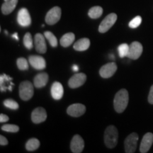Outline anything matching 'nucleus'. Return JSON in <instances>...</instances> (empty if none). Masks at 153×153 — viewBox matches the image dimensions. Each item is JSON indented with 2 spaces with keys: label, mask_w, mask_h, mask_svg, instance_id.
Returning a JSON list of instances; mask_svg holds the SVG:
<instances>
[{
  "label": "nucleus",
  "mask_w": 153,
  "mask_h": 153,
  "mask_svg": "<svg viewBox=\"0 0 153 153\" xmlns=\"http://www.w3.org/2000/svg\"><path fill=\"white\" fill-rule=\"evenodd\" d=\"M48 82V74L45 72L39 73L34 77L33 85L36 88H42L45 87Z\"/></svg>",
  "instance_id": "18"
},
{
  "label": "nucleus",
  "mask_w": 153,
  "mask_h": 153,
  "mask_svg": "<svg viewBox=\"0 0 153 153\" xmlns=\"http://www.w3.org/2000/svg\"><path fill=\"white\" fill-rule=\"evenodd\" d=\"M12 37L14 38H15V39H16V41H19V37H18V33H15L14 34H13Z\"/></svg>",
  "instance_id": "36"
},
{
  "label": "nucleus",
  "mask_w": 153,
  "mask_h": 153,
  "mask_svg": "<svg viewBox=\"0 0 153 153\" xmlns=\"http://www.w3.org/2000/svg\"><path fill=\"white\" fill-rule=\"evenodd\" d=\"M17 22L20 26L23 27H27L31 24V18L27 9L22 8L19 11L17 16Z\"/></svg>",
  "instance_id": "8"
},
{
  "label": "nucleus",
  "mask_w": 153,
  "mask_h": 153,
  "mask_svg": "<svg viewBox=\"0 0 153 153\" xmlns=\"http://www.w3.org/2000/svg\"><path fill=\"white\" fill-rule=\"evenodd\" d=\"M153 143V134L152 133H147L143 136L140 146V152L141 153L148 152Z\"/></svg>",
  "instance_id": "15"
},
{
  "label": "nucleus",
  "mask_w": 153,
  "mask_h": 153,
  "mask_svg": "<svg viewBox=\"0 0 153 153\" xmlns=\"http://www.w3.org/2000/svg\"><path fill=\"white\" fill-rule=\"evenodd\" d=\"M17 3H18V0H8V1H6L1 5V12L5 15L11 14L14 10V9L16 8Z\"/></svg>",
  "instance_id": "19"
},
{
  "label": "nucleus",
  "mask_w": 153,
  "mask_h": 153,
  "mask_svg": "<svg viewBox=\"0 0 153 153\" xmlns=\"http://www.w3.org/2000/svg\"><path fill=\"white\" fill-rule=\"evenodd\" d=\"M47 118V113L45 108L38 107L33 111L31 114V120L34 123H41L45 121Z\"/></svg>",
  "instance_id": "11"
},
{
  "label": "nucleus",
  "mask_w": 153,
  "mask_h": 153,
  "mask_svg": "<svg viewBox=\"0 0 153 153\" xmlns=\"http://www.w3.org/2000/svg\"><path fill=\"white\" fill-rule=\"evenodd\" d=\"M1 130L6 132H9V133H16L19 131V127L16 125H13V124H5L1 126Z\"/></svg>",
  "instance_id": "29"
},
{
  "label": "nucleus",
  "mask_w": 153,
  "mask_h": 153,
  "mask_svg": "<svg viewBox=\"0 0 153 153\" xmlns=\"http://www.w3.org/2000/svg\"><path fill=\"white\" fill-rule=\"evenodd\" d=\"M90 46V41L89 38H83L78 40L74 44V49L77 51H85L89 48Z\"/></svg>",
  "instance_id": "20"
},
{
  "label": "nucleus",
  "mask_w": 153,
  "mask_h": 153,
  "mask_svg": "<svg viewBox=\"0 0 153 153\" xmlns=\"http://www.w3.org/2000/svg\"><path fill=\"white\" fill-rule=\"evenodd\" d=\"M51 92L53 99L55 100H60L64 94V89H63L62 85L60 82H55L51 87Z\"/></svg>",
  "instance_id": "17"
},
{
  "label": "nucleus",
  "mask_w": 153,
  "mask_h": 153,
  "mask_svg": "<svg viewBox=\"0 0 153 153\" xmlns=\"http://www.w3.org/2000/svg\"><path fill=\"white\" fill-rule=\"evenodd\" d=\"M8 140L4 136H3L2 135H0V145H7L8 144Z\"/></svg>",
  "instance_id": "33"
},
{
  "label": "nucleus",
  "mask_w": 153,
  "mask_h": 153,
  "mask_svg": "<svg viewBox=\"0 0 153 153\" xmlns=\"http://www.w3.org/2000/svg\"><path fill=\"white\" fill-rule=\"evenodd\" d=\"M118 52L120 57H127L129 52V45L127 43H123L118 48Z\"/></svg>",
  "instance_id": "25"
},
{
  "label": "nucleus",
  "mask_w": 153,
  "mask_h": 153,
  "mask_svg": "<svg viewBox=\"0 0 153 153\" xmlns=\"http://www.w3.org/2000/svg\"><path fill=\"white\" fill-rule=\"evenodd\" d=\"M4 105L6 107H7V108L12 110H16L19 108L18 103L11 99H6V100L4 101Z\"/></svg>",
  "instance_id": "27"
},
{
  "label": "nucleus",
  "mask_w": 153,
  "mask_h": 153,
  "mask_svg": "<svg viewBox=\"0 0 153 153\" xmlns=\"http://www.w3.org/2000/svg\"><path fill=\"white\" fill-rule=\"evenodd\" d=\"M40 141L36 138H30L26 144V148L28 151H34L39 148Z\"/></svg>",
  "instance_id": "23"
},
{
  "label": "nucleus",
  "mask_w": 153,
  "mask_h": 153,
  "mask_svg": "<svg viewBox=\"0 0 153 153\" xmlns=\"http://www.w3.org/2000/svg\"><path fill=\"white\" fill-rule=\"evenodd\" d=\"M11 79H12V78L9 77V76L6 75L5 74H3V75H1V77H0V85H1V91H5L7 90V89H8V87L5 86V83L6 82H9Z\"/></svg>",
  "instance_id": "30"
},
{
  "label": "nucleus",
  "mask_w": 153,
  "mask_h": 153,
  "mask_svg": "<svg viewBox=\"0 0 153 153\" xmlns=\"http://www.w3.org/2000/svg\"><path fill=\"white\" fill-rule=\"evenodd\" d=\"M9 120V116H7V115L1 114H0V122L1 123H4V122H7Z\"/></svg>",
  "instance_id": "34"
},
{
  "label": "nucleus",
  "mask_w": 153,
  "mask_h": 153,
  "mask_svg": "<svg viewBox=\"0 0 153 153\" xmlns=\"http://www.w3.org/2000/svg\"><path fill=\"white\" fill-rule=\"evenodd\" d=\"M87 76L84 73H76L69 79L68 85L72 89H75L81 87L85 83Z\"/></svg>",
  "instance_id": "9"
},
{
  "label": "nucleus",
  "mask_w": 153,
  "mask_h": 153,
  "mask_svg": "<svg viewBox=\"0 0 153 153\" xmlns=\"http://www.w3.org/2000/svg\"><path fill=\"white\" fill-rule=\"evenodd\" d=\"M143 51L142 44L137 41H134L129 45V52L127 57L131 60H137L141 56Z\"/></svg>",
  "instance_id": "7"
},
{
  "label": "nucleus",
  "mask_w": 153,
  "mask_h": 153,
  "mask_svg": "<svg viewBox=\"0 0 153 153\" xmlns=\"http://www.w3.org/2000/svg\"><path fill=\"white\" fill-rule=\"evenodd\" d=\"M61 17V9L58 7H53L45 16V22L48 25H54L59 22Z\"/></svg>",
  "instance_id": "6"
},
{
  "label": "nucleus",
  "mask_w": 153,
  "mask_h": 153,
  "mask_svg": "<svg viewBox=\"0 0 153 153\" xmlns=\"http://www.w3.org/2000/svg\"><path fill=\"white\" fill-rule=\"evenodd\" d=\"M117 70V65L115 62H109L102 66L99 70V74L101 77L109 78L115 74Z\"/></svg>",
  "instance_id": "10"
},
{
  "label": "nucleus",
  "mask_w": 153,
  "mask_h": 153,
  "mask_svg": "<svg viewBox=\"0 0 153 153\" xmlns=\"http://www.w3.org/2000/svg\"><path fill=\"white\" fill-rule=\"evenodd\" d=\"M148 101L150 104H153V85L151 87L148 95Z\"/></svg>",
  "instance_id": "32"
},
{
  "label": "nucleus",
  "mask_w": 153,
  "mask_h": 153,
  "mask_svg": "<svg viewBox=\"0 0 153 153\" xmlns=\"http://www.w3.org/2000/svg\"><path fill=\"white\" fill-rule=\"evenodd\" d=\"M138 135L136 133H132L126 137L124 142V147L126 153H133L137 148Z\"/></svg>",
  "instance_id": "4"
},
{
  "label": "nucleus",
  "mask_w": 153,
  "mask_h": 153,
  "mask_svg": "<svg viewBox=\"0 0 153 153\" xmlns=\"http://www.w3.org/2000/svg\"><path fill=\"white\" fill-rule=\"evenodd\" d=\"M103 14V9L102 7H99V6H96L93 7L89 9L88 15L91 19H98Z\"/></svg>",
  "instance_id": "22"
},
{
  "label": "nucleus",
  "mask_w": 153,
  "mask_h": 153,
  "mask_svg": "<svg viewBox=\"0 0 153 153\" xmlns=\"http://www.w3.org/2000/svg\"><path fill=\"white\" fill-rule=\"evenodd\" d=\"M141 22H142V18H141V16H137L129 22L128 26L131 28H136L140 25Z\"/></svg>",
  "instance_id": "31"
},
{
  "label": "nucleus",
  "mask_w": 153,
  "mask_h": 153,
  "mask_svg": "<svg viewBox=\"0 0 153 153\" xmlns=\"http://www.w3.org/2000/svg\"><path fill=\"white\" fill-rule=\"evenodd\" d=\"M16 65L20 70H26L28 69V61L24 57H20L16 60Z\"/></svg>",
  "instance_id": "28"
},
{
  "label": "nucleus",
  "mask_w": 153,
  "mask_h": 153,
  "mask_svg": "<svg viewBox=\"0 0 153 153\" xmlns=\"http://www.w3.org/2000/svg\"><path fill=\"white\" fill-rule=\"evenodd\" d=\"M29 63L30 65L35 68L36 70H42L45 68L46 66V62H45V59L43 57L39 56V55H31L29 57Z\"/></svg>",
  "instance_id": "16"
},
{
  "label": "nucleus",
  "mask_w": 153,
  "mask_h": 153,
  "mask_svg": "<svg viewBox=\"0 0 153 153\" xmlns=\"http://www.w3.org/2000/svg\"><path fill=\"white\" fill-rule=\"evenodd\" d=\"M86 111V107L82 104H74L70 105L67 109L68 115L72 117H79L85 114Z\"/></svg>",
  "instance_id": "12"
},
{
  "label": "nucleus",
  "mask_w": 153,
  "mask_h": 153,
  "mask_svg": "<svg viewBox=\"0 0 153 153\" xmlns=\"http://www.w3.org/2000/svg\"><path fill=\"white\" fill-rule=\"evenodd\" d=\"M4 1H8V0H4Z\"/></svg>",
  "instance_id": "37"
},
{
  "label": "nucleus",
  "mask_w": 153,
  "mask_h": 153,
  "mask_svg": "<svg viewBox=\"0 0 153 153\" xmlns=\"http://www.w3.org/2000/svg\"><path fill=\"white\" fill-rule=\"evenodd\" d=\"M33 85L29 81H24L19 85V96L24 101H28L33 97Z\"/></svg>",
  "instance_id": "3"
},
{
  "label": "nucleus",
  "mask_w": 153,
  "mask_h": 153,
  "mask_svg": "<svg viewBox=\"0 0 153 153\" xmlns=\"http://www.w3.org/2000/svg\"><path fill=\"white\" fill-rule=\"evenodd\" d=\"M33 39H32L31 34L30 33H26L24 37V46L28 50L33 48Z\"/></svg>",
  "instance_id": "26"
},
{
  "label": "nucleus",
  "mask_w": 153,
  "mask_h": 153,
  "mask_svg": "<svg viewBox=\"0 0 153 153\" xmlns=\"http://www.w3.org/2000/svg\"><path fill=\"white\" fill-rule=\"evenodd\" d=\"M74 39H75V36L73 33H68L65 34L60 39V45L65 48L69 47L74 41Z\"/></svg>",
  "instance_id": "21"
},
{
  "label": "nucleus",
  "mask_w": 153,
  "mask_h": 153,
  "mask_svg": "<svg viewBox=\"0 0 153 153\" xmlns=\"http://www.w3.org/2000/svg\"><path fill=\"white\" fill-rule=\"evenodd\" d=\"M117 20V15L114 13L107 15L99 25V31L101 33H106L114 26Z\"/></svg>",
  "instance_id": "5"
},
{
  "label": "nucleus",
  "mask_w": 153,
  "mask_h": 153,
  "mask_svg": "<svg viewBox=\"0 0 153 153\" xmlns=\"http://www.w3.org/2000/svg\"><path fill=\"white\" fill-rule=\"evenodd\" d=\"M129 95L126 89H122L116 94L114 100L115 111L117 113H123L128 106Z\"/></svg>",
  "instance_id": "1"
},
{
  "label": "nucleus",
  "mask_w": 153,
  "mask_h": 153,
  "mask_svg": "<svg viewBox=\"0 0 153 153\" xmlns=\"http://www.w3.org/2000/svg\"><path fill=\"white\" fill-rule=\"evenodd\" d=\"M45 36L41 33H37L34 37V44H35L36 50L38 53H45L47 51V45L45 41Z\"/></svg>",
  "instance_id": "14"
},
{
  "label": "nucleus",
  "mask_w": 153,
  "mask_h": 153,
  "mask_svg": "<svg viewBox=\"0 0 153 153\" xmlns=\"http://www.w3.org/2000/svg\"><path fill=\"white\" fill-rule=\"evenodd\" d=\"M44 36H45V38H46L48 41H49L50 45H51V46L53 48H55L57 46V44H58L57 39L52 32L45 31V33H44Z\"/></svg>",
  "instance_id": "24"
},
{
  "label": "nucleus",
  "mask_w": 153,
  "mask_h": 153,
  "mask_svg": "<svg viewBox=\"0 0 153 153\" xmlns=\"http://www.w3.org/2000/svg\"><path fill=\"white\" fill-rule=\"evenodd\" d=\"M72 69L74 72H76V71H78V70H79V68H78V66L76 65H74L72 66Z\"/></svg>",
  "instance_id": "35"
},
{
  "label": "nucleus",
  "mask_w": 153,
  "mask_h": 153,
  "mask_svg": "<svg viewBox=\"0 0 153 153\" xmlns=\"http://www.w3.org/2000/svg\"><path fill=\"white\" fill-rule=\"evenodd\" d=\"M85 148V142L82 137L79 135H75L72 137L70 145V148L72 152L80 153L82 152Z\"/></svg>",
  "instance_id": "13"
},
{
  "label": "nucleus",
  "mask_w": 153,
  "mask_h": 153,
  "mask_svg": "<svg viewBox=\"0 0 153 153\" xmlns=\"http://www.w3.org/2000/svg\"><path fill=\"white\" fill-rule=\"evenodd\" d=\"M118 130L114 126H109L105 130L104 143L108 148H114L118 143Z\"/></svg>",
  "instance_id": "2"
}]
</instances>
